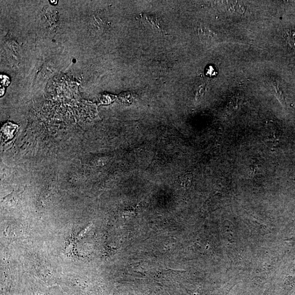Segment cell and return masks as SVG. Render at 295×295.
I'll return each mask as SVG.
<instances>
[{"label": "cell", "mask_w": 295, "mask_h": 295, "mask_svg": "<svg viewBox=\"0 0 295 295\" xmlns=\"http://www.w3.org/2000/svg\"><path fill=\"white\" fill-rule=\"evenodd\" d=\"M17 125L11 122H7L3 125L1 131V140L7 142L11 140L17 132Z\"/></svg>", "instance_id": "1"}, {"label": "cell", "mask_w": 295, "mask_h": 295, "mask_svg": "<svg viewBox=\"0 0 295 295\" xmlns=\"http://www.w3.org/2000/svg\"><path fill=\"white\" fill-rule=\"evenodd\" d=\"M265 136L268 142L276 143L278 141L280 135L277 127L270 124L266 126Z\"/></svg>", "instance_id": "2"}, {"label": "cell", "mask_w": 295, "mask_h": 295, "mask_svg": "<svg viewBox=\"0 0 295 295\" xmlns=\"http://www.w3.org/2000/svg\"><path fill=\"white\" fill-rule=\"evenodd\" d=\"M199 35L201 40L207 44H212L216 40L214 34L206 28H201L199 30Z\"/></svg>", "instance_id": "3"}, {"label": "cell", "mask_w": 295, "mask_h": 295, "mask_svg": "<svg viewBox=\"0 0 295 295\" xmlns=\"http://www.w3.org/2000/svg\"><path fill=\"white\" fill-rule=\"evenodd\" d=\"M285 37L288 45L295 49V30H287L285 32Z\"/></svg>", "instance_id": "4"}, {"label": "cell", "mask_w": 295, "mask_h": 295, "mask_svg": "<svg viewBox=\"0 0 295 295\" xmlns=\"http://www.w3.org/2000/svg\"><path fill=\"white\" fill-rule=\"evenodd\" d=\"M145 19H146V21L147 22H148L150 26L153 27L154 29H156V30H160V27L159 25V21H157L156 18L153 16L146 15Z\"/></svg>", "instance_id": "5"}, {"label": "cell", "mask_w": 295, "mask_h": 295, "mask_svg": "<svg viewBox=\"0 0 295 295\" xmlns=\"http://www.w3.org/2000/svg\"><path fill=\"white\" fill-rule=\"evenodd\" d=\"M192 175L191 173H186V174L182 176L181 179V183L184 185H188L191 184L192 179Z\"/></svg>", "instance_id": "6"}, {"label": "cell", "mask_w": 295, "mask_h": 295, "mask_svg": "<svg viewBox=\"0 0 295 295\" xmlns=\"http://www.w3.org/2000/svg\"><path fill=\"white\" fill-rule=\"evenodd\" d=\"M2 85L8 86L10 83V80L9 77L6 75H1Z\"/></svg>", "instance_id": "7"}, {"label": "cell", "mask_w": 295, "mask_h": 295, "mask_svg": "<svg viewBox=\"0 0 295 295\" xmlns=\"http://www.w3.org/2000/svg\"><path fill=\"white\" fill-rule=\"evenodd\" d=\"M5 92V90L4 86H3V88H2V86L1 85V92H0V94H1V96H3L4 95Z\"/></svg>", "instance_id": "8"}, {"label": "cell", "mask_w": 295, "mask_h": 295, "mask_svg": "<svg viewBox=\"0 0 295 295\" xmlns=\"http://www.w3.org/2000/svg\"><path fill=\"white\" fill-rule=\"evenodd\" d=\"M262 295H266V291H265Z\"/></svg>", "instance_id": "9"}]
</instances>
